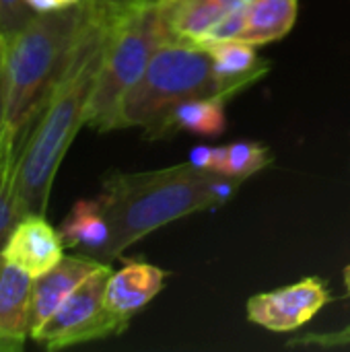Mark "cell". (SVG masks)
I'll return each mask as SVG.
<instances>
[{
  "instance_id": "1",
  "label": "cell",
  "mask_w": 350,
  "mask_h": 352,
  "mask_svg": "<svg viewBox=\"0 0 350 352\" xmlns=\"http://www.w3.org/2000/svg\"><path fill=\"white\" fill-rule=\"evenodd\" d=\"M118 0H91L87 21L35 124L17 157V210L45 214L52 184L78 130L87 126V109L99 78L111 19Z\"/></svg>"
},
{
  "instance_id": "2",
  "label": "cell",
  "mask_w": 350,
  "mask_h": 352,
  "mask_svg": "<svg viewBox=\"0 0 350 352\" xmlns=\"http://www.w3.org/2000/svg\"><path fill=\"white\" fill-rule=\"evenodd\" d=\"M241 184V179L202 171L192 163L105 175L99 202L109 223V243L99 260L109 264L149 233L194 212L221 206Z\"/></svg>"
},
{
  "instance_id": "3",
  "label": "cell",
  "mask_w": 350,
  "mask_h": 352,
  "mask_svg": "<svg viewBox=\"0 0 350 352\" xmlns=\"http://www.w3.org/2000/svg\"><path fill=\"white\" fill-rule=\"evenodd\" d=\"M91 0L80 6L33 14L19 31L2 37V68L6 89V130L17 138L35 124L43 103L58 82L68 56L87 21Z\"/></svg>"
},
{
  "instance_id": "4",
  "label": "cell",
  "mask_w": 350,
  "mask_h": 352,
  "mask_svg": "<svg viewBox=\"0 0 350 352\" xmlns=\"http://www.w3.org/2000/svg\"><path fill=\"white\" fill-rule=\"evenodd\" d=\"M173 41L159 0H118L87 109V126L97 132L118 130V113L128 91L138 82L153 54Z\"/></svg>"
},
{
  "instance_id": "5",
  "label": "cell",
  "mask_w": 350,
  "mask_h": 352,
  "mask_svg": "<svg viewBox=\"0 0 350 352\" xmlns=\"http://www.w3.org/2000/svg\"><path fill=\"white\" fill-rule=\"evenodd\" d=\"M221 95L231 99L215 74L206 47L167 41L151 58L138 82L128 91L118 113V130H153L177 103L194 97Z\"/></svg>"
},
{
  "instance_id": "6",
  "label": "cell",
  "mask_w": 350,
  "mask_h": 352,
  "mask_svg": "<svg viewBox=\"0 0 350 352\" xmlns=\"http://www.w3.org/2000/svg\"><path fill=\"white\" fill-rule=\"evenodd\" d=\"M109 274L111 266L103 264L97 272L83 280L52 314V318L31 336V340L47 351H60L122 334L128 324L116 318L103 301Z\"/></svg>"
},
{
  "instance_id": "7",
  "label": "cell",
  "mask_w": 350,
  "mask_h": 352,
  "mask_svg": "<svg viewBox=\"0 0 350 352\" xmlns=\"http://www.w3.org/2000/svg\"><path fill=\"white\" fill-rule=\"evenodd\" d=\"M330 301L324 280L309 276L289 287L254 295L245 309L248 320L272 332H293L311 322Z\"/></svg>"
},
{
  "instance_id": "8",
  "label": "cell",
  "mask_w": 350,
  "mask_h": 352,
  "mask_svg": "<svg viewBox=\"0 0 350 352\" xmlns=\"http://www.w3.org/2000/svg\"><path fill=\"white\" fill-rule=\"evenodd\" d=\"M64 250L60 231L47 223L45 214L33 212L14 223L0 252L8 262L37 278L64 258Z\"/></svg>"
},
{
  "instance_id": "9",
  "label": "cell",
  "mask_w": 350,
  "mask_h": 352,
  "mask_svg": "<svg viewBox=\"0 0 350 352\" xmlns=\"http://www.w3.org/2000/svg\"><path fill=\"white\" fill-rule=\"evenodd\" d=\"M33 276L0 252V352L21 351L31 338Z\"/></svg>"
},
{
  "instance_id": "10",
  "label": "cell",
  "mask_w": 350,
  "mask_h": 352,
  "mask_svg": "<svg viewBox=\"0 0 350 352\" xmlns=\"http://www.w3.org/2000/svg\"><path fill=\"white\" fill-rule=\"evenodd\" d=\"M105 262L91 256H64L52 270L33 278L31 297V336L52 318V314L72 295V291L97 272Z\"/></svg>"
},
{
  "instance_id": "11",
  "label": "cell",
  "mask_w": 350,
  "mask_h": 352,
  "mask_svg": "<svg viewBox=\"0 0 350 352\" xmlns=\"http://www.w3.org/2000/svg\"><path fill=\"white\" fill-rule=\"evenodd\" d=\"M165 272L149 262L130 260L120 270H111L109 280L105 285V307L130 324L132 316L149 305L163 289Z\"/></svg>"
},
{
  "instance_id": "12",
  "label": "cell",
  "mask_w": 350,
  "mask_h": 352,
  "mask_svg": "<svg viewBox=\"0 0 350 352\" xmlns=\"http://www.w3.org/2000/svg\"><path fill=\"white\" fill-rule=\"evenodd\" d=\"M227 97L212 95V97H194L188 101L177 103L153 130L144 132V138L157 140V138H169L182 130L200 134V136H221L227 128L225 118V105Z\"/></svg>"
},
{
  "instance_id": "13",
  "label": "cell",
  "mask_w": 350,
  "mask_h": 352,
  "mask_svg": "<svg viewBox=\"0 0 350 352\" xmlns=\"http://www.w3.org/2000/svg\"><path fill=\"white\" fill-rule=\"evenodd\" d=\"M58 231L66 250H78L83 256H91L95 260L101 258L109 243V223L99 198L76 200Z\"/></svg>"
},
{
  "instance_id": "14",
  "label": "cell",
  "mask_w": 350,
  "mask_h": 352,
  "mask_svg": "<svg viewBox=\"0 0 350 352\" xmlns=\"http://www.w3.org/2000/svg\"><path fill=\"white\" fill-rule=\"evenodd\" d=\"M208 52L212 56L215 74L231 97L258 82L264 74H268L270 68L268 62L258 58L256 45L241 39L221 41L208 47Z\"/></svg>"
},
{
  "instance_id": "15",
  "label": "cell",
  "mask_w": 350,
  "mask_h": 352,
  "mask_svg": "<svg viewBox=\"0 0 350 352\" xmlns=\"http://www.w3.org/2000/svg\"><path fill=\"white\" fill-rule=\"evenodd\" d=\"M297 10V0H252L245 27L237 39L256 47L278 41L295 27Z\"/></svg>"
},
{
  "instance_id": "16",
  "label": "cell",
  "mask_w": 350,
  "mask_h": 352,
  "mask_svg": "<svg viewBox=\"0 0 350 352\" xmlns=\"http://www.w3.org/2000/svg\"><path fill=\"white\" fill-rule=\"evenodd\" d=\"M17 157L19 142L17 138L4 130L0 138V250L19 221L17 210Z\"/></svg>"
},
{
  "instance_id": "17",
  "label": "cell",
  "mask_w": 350,
  "mask_h": 352,
  "mask_svg": "<svg viewBox=\"0 0 350 352\" xmlns=\"http://www.w3.org/2000/svg\"><path fill=\"white\" fill-rule=\"evenodd\" d=\"M272 163V153L268 146L254 142V140H239L227 144V161H225V175L245 182L248 177L256 175L264 167Z\"/></svg>"
},
{
  "instance_id": "18",
  "label": "cell",
  "mask_w": 350,
  "mask_h": 352,
  "mask_svg": "<svg viewBox=\"0 0 350 352\" xmlns=\"http://www.w3.org/2000/svg\"><path fill=\"white\" fill-rule=\"evenodd\" d=\"M33 12L25 4V0H0V35L6 37L19 31Z\"/></svg>"
},
{
  "instance_id": "19",
  "label": "cell",
  "mask_w": 350,
  "mask_h": 352,
  "mask_svg": "<svg viewBox=\"0 0 350 352\" xmlns=\"http://www.w3.org/2000/svg\"><path fill=\"white\" fill-rule=\"evenodd\" d=\"M227 146H194L190 151V163L202 171L225 175Z\"/></svg>"
},
{
  "instance_id": "20",
  "label": "cell",
  "mask_w": 350,
  "mask_h": 352,
  "mask_svg": "<svg viewBox=\"0 0 350 352\" xmlns=\"http://www.w3.org/2000/svg\"><path fill=\"white\" fill-rule=\"evenodd\" d=\"M85 0H25L29 10L33 14H47V12H60L74 6H80Z\"/></svg>"
},
{
  "instance_id": "21",
  "label": "cell",
  "mask_w": 350,
  "mask_h": 352,
  "mask_svg": "<svg viewBox=\"0 0 350 352\" xmlns=\"http://www.w3.org/2000/svg\"><path fill=\"white\" fill-rule=\"evenodd\" d=\"M6 130V89H4V68H2V41H0V138Z\"/></svg>"
},
{
  "instance_id": "22",
  "label": "cell",
  "mask_w": 350,
  "mask_h": 352,
  "mask_svg": "<svg viewBox=\"0 0 350 352\" xmlns=\"http://www.w3.org/2000/svg\"><path fill=\"white\" fill-rule=\"evenodd\" d=\"M344 285H347V291L350 293V264L344 268Z\"/></svg>"
},
{
  "instance_id": "23",
  "label": "cell",
  "mask_w": 350,
  "mask_h": 352,
  "mask_svg": "<svg viewBox=\"0 0 350 352\" xmlns=\"http://www.w3.org/2000/svg\"><path fill=\"white\" fill-rule=\"evenodd\" d=\"M0 41H2V37H0Z\"/></svg>"
}]
</instances>
